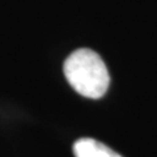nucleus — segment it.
Masks as SVG:
<instances>
[{
  "mask_svg": "<svg viewBox=\"0 0 157 157\" xmlns=\"http://www.w3.org/2000/svg\"><path fill=\"white\" fill-rule=\"evenodd\" d=\"M64 76L78 94L86 98H101L110 85L106 64L97 52L78 48L66 59Z\"/></svg>",
  "mask_w": 157,
  "mask_h": 157,
  "instance_id": "1",
  "label": "nucleus"
},
{
  "mask_svg": "<svg viewBox=\"0 0 157 157\" xmlns=\"http://www.w3.org/2000/svg\"><path fill=\"white\" fill-rule=\"evenodd\" d=\"M75 157H122L104 143L92 137H81L73 144Z\"/></svg>",
  "mask_w": 157,
  "mask_h": 157,
  "instance_id": "2",
  "label": "nucleus"
}]
</instances>
